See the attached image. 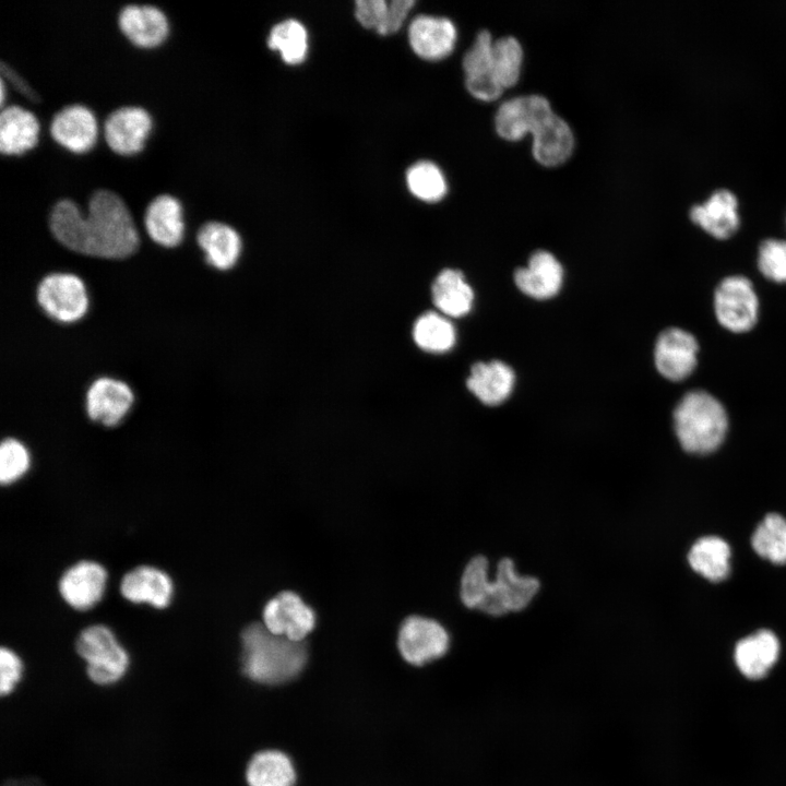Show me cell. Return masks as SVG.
Returning <instances> with one entry per match:
<instances>
[{
    "instance_id": "11",
    "label": "cell",
    "mask_w": 786,
    "mask_h": 786,
    "mask_svg": "<svg viewBox=\"0 0 786 786\" xmlns=\"http://www.w3.org/2000/svg\"><path fill=\"white\" fill-rule=\"evenodd\" d=\"M699 349V343L690 332L680 327H668L658 335L655 343L656 369L669 381H682L695 370Z\"/></svg>"
},
{
    "instance_id": "39",
    "label": "cell",
    "mask_w": 786,
    "mask_h": 786,
    "mask_svg": "<svg viewBox=\"0 0 786 786\" xmlns=\"http://www.w3.org/2000/svg\"><path fill=\"white\" fill-rule=\"evenodd\" d=\"M389 9L385 0H357L355 2V17L366 28L379 32L382 27Z\"/></svg>"
},
{
    "instance_id": "26",
    "label": "cell",
    "mask_w": 786,
    "mask_h": 786,
    "mask_svg": "<svg viewBox=\"0 0 786 786\" xmlns=\"http://www.w3.org/2000/svg\"><path fill=\"white\" fill-rule=\"evenodd\" d=\"M534 158L543 166L563 164L574 148V135L568 122L553 112L532 134Z\"/></svg>"
},
{
    "instance_id": "21",
    "label": "cell",
    "mask_w": 786,
    "mask_h": 786,
    "mask_svg": "<svg viewBox=\"0 0 786 786\" xmlns=\"http://www.w3.org/2000/svg\"><path fill=\"white\" fill-rule=\"evenodd\" d=\"M195 241L203 253L204 262L217 271L233 269L242 250L238 231L233 226L218 221L203 223L196 230Z\"/></svg>"
},
{
    "instance_id": "1",
    "label": "cell",
    "mask_w": 786,
    "mask_h": 786,
    "mask_svg": "<svg viewBox=\"0 0 786 786\" xmlns=\"http://www.w3.org/2000/svg\"><path fill=\"white\" fill-rule=\"evenodd\" d=\"M48 229L68 251L97 261L130 259L141 245L130 209L109 189L91 194L85 215L73 200L57 201L48 215Z\"/></svg>"
},
{
    "instance_id": "25",
    "label": "cell",
    "mask_w": 786,
    "mask_h": 786,
    "mask_svg": "<svg viewBox=\"0 0 786 786\" xmlns=\"http://www.w3.org/2000/svg\"><path fill=\"white\" fill-rule=\"evenodd\" d=\"M779 642L770 630H759L741 639L735 647V662L740 672L751 680L762 679L777 662Z\"/></svg>"
},
{
    "instance_id": "35",
    "label": "cell",
    "mask_w": 786,
    "mask_h": 786,
    "mask_svg": "<svg viewBox=\"0 0 786 786\" xmlns=\"http://www.w3.org/2000/svg\"><path fill=\"white\" fill-rule=\"evenodd\" d=\"M522 63L523 49L516 38L505 36L493 41V72L504 90L517 83L521 75Z\"/></svg>"
},
{
    "instance_id": "6",
    "label": "cell",
    "mask_w": 786,
    "mask_h": 786,
    "mask_svg": "<svg viewBox=\"0 0 786 786\" xmlns=\"http://www.w3.org/2000/svg\"><path fill=\"white\" fill-rule=\"evenodd\" d=\"M76 652L86 663L90 679L109 686L127 672L130 658L114 632L104 624L85 628L76 640Z\"/></svg>"
},
{
    "instance_id": "7",
    "label": "cell",
    "mask_w": 786,
    "mask_h": 786,
    "mask_svg": "<svg viewBox=\"0 0 786 786\" xmlns=\"http://www.w3.org/2000/svg\"><path fill=\"white\" fill-rule=\"evenodd\" d=\"M759 298L752 282L742 275L723 278L715 288L713 307L717 322L733 333L751 331L759 319Z\"/></svg>"
},
{
    "instance_id": "28",
    "label": "cell",
    "mask_w": 786,
    "mask_h": 786,
    "mask_svg": "<svg viewBox=\"0 0 786 786\" xmlns=\"http://www.w3.org/2000/svg\"><path fill=\"white\" fill-rule=\"evenodd\" d=\"M433 305L445 317L460 318L473 306L474 293L458 270H442L431 286Z\"/></svg>"
},
{
    "instance_id": "20",
    "label": "cell",
    "mask_w": 786,
    "mask_h": 786,
    "mask_svg": "<svg viewBox=\"0 0 786 786\" xmlns=\"http://www.w3.org/2000/svg\"><path fill=\"white\" fill-rule=\"evenodd\" d=\"M456 36L453 22L446 17L418 15L408 27V40L413 51L430 61L448 57L454 49Z\"/></svg>"
},
{
    "instance_id": "3",
    "label": "cell",
    "mask_w": 786,
    "mask_h": 786,
    "mask_svg": "<svg viewBox=\"0 0 786 786\" xmlns=\"http://www.w3.org/2000/svg\"><path fill=\"white\" fill-rule=\"evenodd\" d=\"M241 669L250 680L276 686L295 679L307 662L302 642L271 633L265 626L252 623L241 634Z\"/></svg>"
},
{
    "instance_id": "40",
    "label": "cell",
    "mask_w": 786,
    "mask_h": 786,
    "mask_svg": "<svg viewBox=\"0 0 786 786\" xmlns=\"http://www.w3.org/2000/svg\"><path fill=\"white\" fill-rule=\"evenodd\" d=\"M415 4L414 0H392L389 2L388 14L382 27L379 29L380 35H389L397 32L410 9Z\"/></svg>"
},
{
    "instance_id": "30",
    "label": "cell",
    "mask_w": 786,
    "mask_h": 786,
    "mask_svg": "<svg viewBox=\"0 0 786 786\" xmlns=\"http://www.w3.org/2000/svg\"><path fill=\"white\" fill-rule=\"evenodd\" d=\"M730 547L717 536H705L691 547L688 561L691 568L712 582L726 579L730 571Z\"/></svg>"
},
{
    "instance_id": "4",
    "label": "cell",
    "mask_w": 786,
    "mask_h": 786,
    "mask_svg": "<svg viewBox=\"0 0 786 786\" xmlns=\"http://www.w3.org/2000/svg\"><path fill=\"white\" fill-rule=\"evenodd\" d=\"M674 428L684 451L707 454L723 443L728 429V416L714 395L693 390L686 393L675 407Z\"/></svg>"
},
{
    "instance_id": "5",
    "label": "cell",
    "mask_w": 786,
    "mask_h": 786,
    "mask_svg": "<svg viewBox=\"0 0 786 786\" xmlns=\"http://www.w3.org/2000/svg\"><path fill=\"white\" fill-rule=\"evenodd\" d=\"M35 299L43 314L59 324L79 323L91 307L86 283L66 271L45 274L36 284Z\"/></svg>"
},
{
    "instance_id": "14",
    "label": "cell",
    "mask_w": 786,
    "mask_h": 786,
    "mask_svg": "<svg viewBox=\"0 0 786 786\" xmlns=\"http://www.w3.org/2000/svg\"><path fill=\"white\" fill-rule=\"evenodd\" d=\"M51 139L73 154H85L98 140L95 114L83 104H71L57 111L49 124Z\"/></svg>"
},
{
    "instance_id": "41",
    "label": "cell",
    "mask_w": 786,
    "mask_h": 786,
    "mask_svg": "<svg viewBox=\"0 0 786 786\" xmlns=\"http://www.w3.org/2000/svg\"><path fill=\"white\" fill-rule=\"evenodd\" d=\"M1 78L7 80L20 94L28 98L31 102L38 103L39 95L32 86L21 76L15 69L4 61H1Z\"/></svg>"
},
{
    "instance_id": "32",
    "label": "cell",
    "mask_w": 786,
    "mask_h": 786,
    "mask_svg": "<svg viewBox=\"0 0 786 786\" xmlns=\"http://www.w3.org/2000/svg\"><path fill=\"white\" fill-rule=\"evenodd\" d=\"M266 44L270 49L281 53L285 63L299 64L308 52L307 29L297 20H285L272 27Z\"/></svg>"
},
{
    "instance_id": "10",
    "label": "cell",
    "mask_w": 786,
    "mask_h": 786,
    "mask_svg": "<svg viewBox=\"0 0 786 786\" xmlns=\"http://www.w3.org/2000/svg\"><path fill=\"white\" fill-rule=\"evenodd\" d=\"M152 130L153 118L141 106L118 107L104 121L106 144L119 156H132L142 152Z\"/></svg>"
},
{
    "instance_id": "17",
    "label": "cell",
    "mask_w": 786,
    "mask_h": 786,
    "mask_svg": "<svg viewBox=\"0 0 786 786\" xmlns=\"http://www.w3.org/2000/svg\"><path fill=\"white\" fill-rule=\"evenodd\" d=\"M147 237L164 249H175L184 238L183 206L179 199L168 193L154 196L143 215Z\"/></svg>"
},
{
    "instance_id": "8",
    "label": "cell",
    "mask_w": 786,
    "mask_h": 786,
    "mask_svg": "<svg viewBox=\"0 0 786 786\" xmlns=\"http://www.w3.org/2000/svg\"><path fill=\"white\" fill-rule=\"evenodd\" d=\"M134 403L132 386L117 377L99 376L90 382L84 393L86 417L106 428L119 426Z\"/></svg>"
},
{
    "instance_id": "16",
    "label": "cell",
    "mask_w": 786,
    "mask_h": 786,
    "mask_svg": "<svg viewBox=\"0 0 786 786\" xmlns=\"http://www.w3.org/2000/svg\"><path fill=\"white\" fill-rule=\"evenodd\" d=\"M106 584V569L95 561L83 560L62 574L58 587L61 597L70 607L84 611L100 602Z\"/></svg>"
},
{
    "instance_id": "31",
    "label": "cell",
    "mask_w": 786,
    "mask_h": 786,
    "mask_svg": "<svg viewBox=\"0 0 786 786\" xmlns=\"http://www.w3.org/2000/svg\"><path fill=\"white\" fill-rule=\"evenodd\" d=\"M413 338L420 349L441 354L454 346L456 333L453 324L445 315L436 311H427L415 321Z\"/></svg>"
},
{
    "instance_id": "29",
    "label": "cell",
    "mask_w": 786,
    "mask_h": 786,
    "mask_svg": "<svg viewBox=\"0 0 786 786\" xmlns=\"http://www.w3.org/2000/svg\"><path fill=\"white\" fill-rule=\"evenodd\" d=\"M296 778L291 760L278 750L257 752L246 770L248 786H295Z\"/></svg>"
},
{
    "instance_id": "19",
    "label": "cell",
    "mask_w": 786,
    "mask_h": 786,
    "mask_svg": "<svg viewBox=\"0 0 786 786\" xmlns=\"http://www.w3.org/2000/svg\"><path fill=\"white\" fill-rule=\"evenodd\" d=\"M738 199L727 189L714 191L703 203L690 210V219L710 236L725 240L740 226Z\"/></svg>"
},
{
    "instance_id": "15",
    "label": "cell",
    "mask_w": 786,
    "mask_h": 786,
    "mask_svg": "<svg viewBox=\"0 0 786 786\" xmlns=\"http://www.w3.org/2000/svg\"><path fill=\"white\" fill-rule=\"evenodd\" d=\"M118 28L134 47L154 49L169 35V21L159 8L152 4H127L118 13Z\"/></svg>"
},
{
    "instance_id": "42",
    "label": "cell",
    "mask_w": 786,
    "mask_h": 786,
    "mask_svg": "<svg viewBox=\"0 0 786 786\" xmlns=\"http://www.w3.org/2000/svg\"><path fill=\"white\" fill-rule=\"evenodd\" d=\"M5 99H7V85H5V81L1 78L0 79V106H1V109L5 107Z\"/></svg>"
},
{
    "instance_id": "13",
    "label": "cell",
    "mask_w": 786,
    "mask_h": 786,
    "mask_svg": "<svg viewBox=\"0 0 786 786\" xmlns=\"http://www.w3.org/2000/svg\"><path fill=\"white\" fill-rule=\"evenodd\" d=\"M555 111L541 95L517 96L502 103L495 117L497 133L504 140L519 141L533 134Z\"/></svg>"
},
{
    "instance_id": "23",
    "label": "cell",
    "mask_w": 786,
    "mask_h": 786,
    "mask_svg": "<svg viewBox=\"0 0 786 786\" xmlns=\"http://www.w3.org/2000/svg\"><path fill=\"white\" fill-rule=\"evenodd\" d=\"M563 279L560 262L548 251L534 252L527 266L514 273V282L525 295L536 299H547L558 294Z\"/></svg>"
},
{
    "instance_id": "18",
    "label": "cell",
    "mask_w": 786,
    "mask_h": 786,
    "mask_svg": "<svg viewBox=\"0 0 786 786\" xmlns=\"http://www.w3.org/2000/svg\"><path fill=\"white\" fill-rule=\"evenodd\" d=\"M493 41L488 31H480L463 58L466 88L483 102L496 100L504 91L493 72Z\"/></svg>"
},
{
    "instance_id": "2",
    "label": "cell",
    "mask_w": 786,
    "mask_h": 786,
    "mask_svg": "<svg viewBox=\"0 0 786 786\" xmlns=\"http://www.w3.org/2000/svg\"><path fill=\"white\" fill-rule=\"evenodd\" d=\"M490 575L489 559L481 553L465 564L460 579V599L471 610L492 618L525 610L541 588L540 580L523 574L511 557H502Z\"/></svg>"
},
{
    "instance_id": "24",
    "label": "cell",
    "mask_w": 786,
    "mask_h": 786,
    "mask_svg": "<svg viewBox=\"0 0 786 786\" xmlns=\"http://www.w3.org/2000/svg\"><path fill=\"white\" fill-rule=\"evenodd\" d=\"M40 123L31 110L8 105L0 114V152L7 156L22 155L39 141Z\"/></svg>"
},
{
    "instance_id": "12",
    "label": "cell",
    "mask_w": 786,
    "mask_h": 786,
    "mask_svg": "<svg viewBox=\"0 0 786 786\" xmlns=\"http://www.w3.org/2000/svg\"><path fill=\"white\" fill-rule=\"evenodd\" d=\"M263 621L271 633L302 642L313 630L315 616L298 594L285 591L266 603Z\"/></svg>"
},
{
    "instance_id": "22",
    "label": "cell",
    "mask_w": 786,
    "mask_h": 786,
    "mask_svg": "<svg viewBox=\"0 0 786 786\" xmlns=\"http://www.w3.org/2000/svg\"><path fill=\"white\" fill-rule=\"evenodd\" d=\"M120 593L131 603L164 609L171 603L174 583L163 570L140 565L124 574L120 583Z\"/></svg>"
},
{
    "instance_id": "33",
    "label": "cell",
    "mask_w": 786,
    "mask_h": 786,
    "mask_svg": "<svg viewBox=\"0 0 786 786\" xmlns=\"http://www.w3.org/2000/svg\"><path fill=\"white\" fill-rule=\"evenodd\" d=\"M751 545L762 558L775 563H786V519L770 513L757 526Z\"/></svg>"
},
{
    "instance_id": "36",
    "label": "cell",
    "mask_w": 786,
    "mask_h": 786,
    "mask_svg": "<svg viewBox=\"0 0 786 786\" xmlns=\"http://www.w3.org/2000/svg\"><path fill=\"white\" fill-rule=\"evenodd\" d=\"M31 454L26 445L13 437L4 438L0 444V481L11 485L21 479L29 469Z\"/></svg>"
},
{
    "instance_id": "9",
    "label": "cell",
    "mask_w": 786,
    "mask_h": 786,
    "mask_svg": "<svg viewBox=\"0 0 786 786\" xmlns=\"http://www.w3.org/2000/svg\"><path fill=\"white\" fill-rule=\"evenodd\" d=\"M449 646V632L434 619L414 615L407 617L400 628L397 647L410 665L422 666L439 659Z\"/></svg>"
},
{
    "instance_id": "37",
    "label": "cell",
    "mask_w": 786,
    "mask_h": 786,
    "mask_svg": "<svg viewBox=\"0 0 786 786\" xmlns=\"http://www.w3.org/2000/svg\"><path fill=\"white\" fill-rule=\"evenodd\" d=\"M758 269L767 279L786 284V240L769 238L763 240L758 251Z\"/></svg>"
},
{
    "instance_id": "34",
    "label": "cell",
    "mask_w": 786,
    "mask_h": 786,
    "mask_svg": "<svg viewBox=\"0 0 786 786\" xmlns=\"http://www.w3.org/2000/svg\"><path fill=\"white\" fill-rule=\"evenodd\" d=\"M408 190L425 202H438L446 194V180L441 169L429 160L413 164L406 171Z\"/></svg>"
},
{
    "instance_id": "38",
    "label": "cell",
    "mask_w": 786,
    "mask_h": 786,
    "mask_svg": "<svg viewBox=\"0 0 786 786\" xmlns=\"http://www.w3.org/2000/svg\"><path fill=\"white\" fill-rule=\"evenodd\" d=\"M0 691L2 695L11 693L23 672V663L19 655L5 646L0 651Z\"/></svg>"
},
{
    "instance_id": "27",
    "label": "cell",
    "mask_w": 786,
    "mask_h": 786,
    "mask_svg": "<svg viewBox=\"0 0 786 786\" xmlns=\"http://www.w3.org/2000/svg\"><path fill=\"white\" fill-rule=\"evenodd\" d=\"M515 376L507 364L500 360L476 362L466 380L468 390L484 404L498 405L512 392Z\"/></svg>"
}]
</instances>
